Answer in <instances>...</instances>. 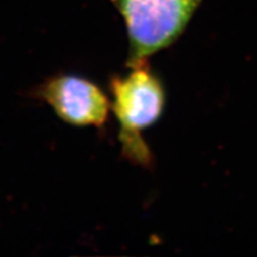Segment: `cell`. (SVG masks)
Here are the masks:
<instances>
[{"label": "cell", "instance_id": "7a4b0ae2", "mask_svg": "<svg viewBox=\"0 0 257 257\" xmlns=\"http://www.w3.org/2000/svg\"><path fill=\"white\" fill-rule=\"evenodd\" d=\"M126 28L127 67L148 62L174 44L187 29L202 0H111Z\"/></svg>", "mask_w": 257, "mask_h": 257}, {"label": "cell", "instance_id": "6da1fadb", "mask_svg": "<svg viewBox=\"0 0 257 257\" xmlns=\"http://www.w3.org/2000/svg\"><path fill=\"white\" fill-rule=\"evenodd\" d=\"M110 89L124 156L135 165L150 167L153 155L142 131L153 126L165 110L166 92L162 82L146 62L131 68L127 75L112 78Z\"/></svg>", "mask_w": 257, "mask_h": 257}, {"label": "cell", "instance_id": "3957f363", "mask_svg": "<svg viewBox=\"0 0 257 257\" xmlns=\"http://www.w3.org/2000/svg\"><path fill=\"white\" fill-rule=\"evenodd\" d=\"M36 95L61 119L75 126H101L108 119L111 104L95 83L76 75L48 79Z\"/></svg>", "mask_w": 257, "mask_h": 257}]
</instances>
